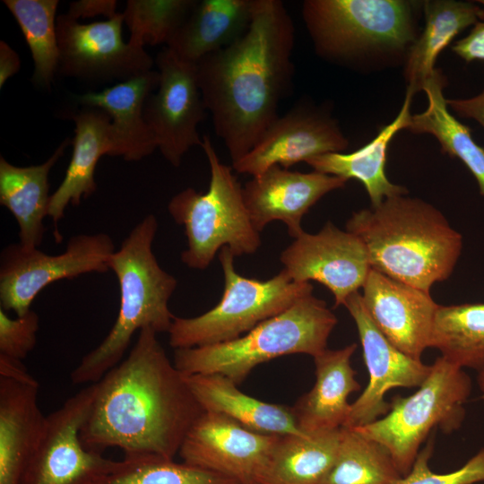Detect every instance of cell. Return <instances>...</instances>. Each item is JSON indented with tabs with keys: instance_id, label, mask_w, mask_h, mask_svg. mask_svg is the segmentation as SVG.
Listing matches in <instances>:
<instances>
[{
	"instance_id": "obj_42",
	"label": "cell",
	"mask_w": 484,
	"mask_h": 484,
	"mask_svg": "<svg viewBox=\"0 0 484 484\" xmlns=\"http://www.w3.org/2000/svg\"><path fill=\"white\" fill-rule=\"evenodd\" d=\"M0 376L16 380L31 381L35 378L28 372L22 360L0 354Z\"/></svg>"
},
{
	"instance_id": "obj_40",
	"label": "cell",
	"mask_w": 484,
	"mask_h": 484,
	"mask_svg": "<svg viewBox=\"0 0 484 484\" xmlns=\"http://www.w3.org/2000/svg\"><path fill=\"white\" fill-rule=\"evenodd\" d=\"M446 103L459 117L472 119L484 129V91L471 98L446 99Z\"/></svg>"
},
{
	"instance_id": "obj_33",
	"label": "cell",
	"mask_w": 484,
	"mask_h": 484,
	"mask_svg": "<svg viewBox=\"0 0 484 484\" xmlns=\"http://www.w3.org/2000/svg\"><path fill=\"white\" fill-rule=\"evenodd\" d=\"M402 478L382 445L341 428L338 455L325 484H398Z\"/></svg>"
},
{
	"instance_id": "obj_35",
	"label": "cell",
	"mask_w": 484,
	"mask_h": 484,
	"mask_svg": "<svg viewBox=\"0 0 484 484\" xmlns=\"http://www.w3.org/2000/svg\"><path fill=\"white\" fill-rule=\"evenodd\" d=\"M196 4V0H128L122 13L130 30L128 42L168 44Z\"/></svg>"
},
{
	"instance_id": "obj_9",
	"label": "cell",
	"mask_w": 484,
	"mask_h": 484,
	"mask_svg": "<svg viewBox=\"0 0 484 484\" xmlns=\"http://www.w3.org/2000/svg\"><path fill=\"white\" fill-rule=\"evenodd\" d=\"M234 257L229 247L220 249L219 260L224 276L220 301L200 315L175 316L168 333L169 345L175 350L236 339L313 293L310 282L294 281L284 270L266 281L240 275Z\"/></svg>"
},
{
	"instance_id": "obj_25",
	"label": "cell",
	"mask_w": 484,
	"mask_h": 484,
	"mask_svg": "<svg viewBox=\"0 0 484 484\" xmlns=\"http://www.w3.org/2000/svg\"><path fill=\"white\" fill-rule=\"evenodd\" d=\"M254 0H202L196 4L167 44L181 60L196 65L220 50L248 29Z\"/></svg>"
},
{
	"instance_id": "obj_43",
	"label": "cell",
	"mask_w": 484,
	"mask_h": 484,
	"mask_svg": "<svg viewBox=\"0 0 484 484\" xmlns=\"http://www.w3.org/2000/svg\"><path fill=\"white\" fill-rule=\"evenodd\" d=\"M477 383L479 389L482 393V399L484 398V369L480 371L477 376Z\"/></svg>"
},
{
	"instance_id": "obj_16",
	"label": "cell",
	"mask_w": 484,
	"mask_h": 484,
	"mask_svg": "<svg viewBox=\"0 0 484 484\" xmlns=\"http://www.w3.org/2000/svg\"><path fill=\"white\" fill-rule=\"evenodd\" d=\"M343 306L357 326L369 376L363 393L350 404L343 427L357 428L386 415L390 402L385 401V394L397 387H419L428 376L431 365L404 354L384 336L369 317L359 291L351 294Z\"/></svg>"
},
{
	"instance_id": "obj_28",
	"label": "cell",
	"mask_w": 484,
	"mask_h": 484,
	"mask_svg": "<svg viewBox=\"0 0 484 484\" xmlns=\"http://www.w3.org/2000/svg\"><path fill=\"white\" fill-rule=\"evenodd\" d=\"M425 26L404 61L408 88L415 93L436 72L439 54L466 28L484 21V8L472 2L423 1Z\"/></svg>"
},
{
	"instance_id": "obj_27",
	"label": "cell",
	"mask_w": 484,
	"mask_h": 484,
	"mask_svg": "<svg viewBox=\"0 0 484 484\" xmlns=\"http://www.w3.org/2000/svg\"><path fill=\"white\" fill-rule=\"evenodd\" d=\"M71 143L72 139L64 140L39 165L14 166L0 156V203L16 220L19 243L26 248H38L42 243L51 197L48 175Z\"/></svg>"
},
{
	"instance_id": "obj_20",
	"label": "cell",
	"mask_w": 484,
	"mask_h": 484,
	"mask_svg": "<svg viewBox=\"0 0 484 484\" xmlns=\"http://www.w3.org/2000/svg\"><path fill=\"white\" fill-rule=\"evenodd\" d=\"M351 343L337 350L325 349L314 357L315 383L291 407L298 428L312 434L344 427L350 411L349 396L360 389L351 357Z\"/></svg>"
},
{
	"instance_id": "obj_15",
	"label": "cell",
	"mask_w": 484,
	"mask_h": 484,
	"mask_svg": "<svg viewBox=\"0 0 484 484\" xmlns=\"http://www.w3.org/2000/svg\"><path fill=\"white\" fill-rule=\"evenodd\" d=\"M280 260L294 281H315L326 287L335 307L362 288L371 270L363 241L331 221L317 233L303 231L281 252Z\"/></svg>"
},
{
	"instance_id": "obj_4",
	"label": "cell",
	"mask_w": 484,
	"mask_h": 484,
	"mask_svg": "<svg viewBox=\"0 0 484 484\" xmlns=\"http://www.w3.org/2000/svg\"><path fill=\"white\" fill-rule=\"evenodd\" d=\"M157 229L156 217L148 214L110 256L108 267L120 292L117 317L104 340L71 372L73 384L99 381L120 363L135 332L151 327L157 333H169L175 318L169 301L177 281L160 266L152 252Z\"/></svg>"
},
{
	"instance_id": "obj_18",
	"label": "cell",
	"mask_w": 484,
	"mask_h": 484,
	"mask_svg": "<svg viewBox=\"0 0 484 484\" xmlns=\"http://www.w3.org/2000/svg\"><path fill=\"white\" fill-rule=\"evenodd\" d=\"M364 307L376 326L399 350L421 360L440 305L429 292L371 268L362 286Z\"/></svg>"
},
{
	"instance_id": "obj_12",
	"label": "cell",
	"mask_w": 484,
	"mask_h": 484,
	"mask_svg": "<svg viewBox=\"0 0 484 484\" xmlns=\"http://www.w3.org/2000/svg\"><path fill=\"white\" fill-rule=\"evenodd\" d=\"M124 16L81 23L64 13L56 16L58 73L91 82H125L152 70L154 60L144 50L125 42Z\"/></svg>"
},
{
	"instance_id": "obj_23",
	"label": "cell",
	"mask_w": 484,
	"mask_h": 484,
	"mask_svg": "<svg viewBox=\"0 0 484 484\" xmlns=\"http://www.w3.org/2000/svg\"><path fill=\"white\" fill-rule=\"evenodd\" d=\"M74 122L73 153L65 177L51 194L48 216L55 226L56 242L62 240L57 223L69 204L78 206L97 189L95 169L102 156L114 155L111 118L102 109L82 107L70 117Z\"/></svg>"
},
{
	"instance_id": "obj_36",
	"label": "cell",
	"mask_w": 484,
	"mask_h": 484,
	"mask_svg": "<svg viewBox=\"0 0 484 484\" xmlns=\"http://www.w3.org/2000/svg\"><path fill=\"white\" fill-rule=\"evenodd\" d=\"M433 436L419 452L410 472L398 484H475L484 481V447L455 471L447 473L431 471L429 461L434 451Z\"/></svg>"
},
{
	"instance_id": "obj_44",
	"label": "cell",
	"mask_w": 484,
	"mask_h": 484,
	"mask_svg": "<svg viewBox=\"0 0 484 484\" xmlns=\"http://www.w3.org/2000/svg\"><path fill=\"white\" fill-rule=\"evenodd\" d=\"M483 402H484V398H483Z\"/></svg>"
},
{
	"instance_id": "obj_26",
	"label": "cell",
	"mask_w": 484,
	"mask_h": 484,
	"mask_svg": "<svg viewBox=\"0 0 484 484\" xmlns=\"http://www.w3.org/2000/svg\"><path fill=\"white\" fill-rule=\"evenodd\" d=\"M203 411L225 415L255 432L270 435H303L291 407L254 398L220 374H183Z\"/></svg>"
},
{
	"instance_id": "obj_22",
	"label": "cell",
	"mask_w": 484,
	"mask_h": 484,
	"mask_svg": "<svg viewBox=\"0 0 484 484\" xmlns=\"http://www.w3.org/2000/svg\"><path fill=\"white\" fill-rule=\"evenodd\" d=\"M39 382L0 376V484H20L42 436L47 416L38 403Z\"/></svg>"
},
{
	"instance_id": "obj_39",
	"label": "cell",
	"mask_w": 484,
	"mask_h": 484,
	"mask_svg": "<svg viewBox=\"0 0 484 484\" xmlns=\"http://www.w3.org/2000/svg\"><path fill=\"white\" fill-rule=\"evenodd\" d=\"M117 6L116 0H81L70 3L66 14L77 21L80 18H91L98 15H104L109 19L118 13Z\"/></svg>"
},
{
	"instance_id": "obj_31",
	"label": "cell",
	"mask_w": 484,
	"mask_h": 484,
	"mask_svg": "<svg viewBox=\"0 0 484 484\" xmlns=\"http://www.w3.org/2000/svg\"><path fill=\"white\" fill-rule=\"evenodd\" d=\"M430 348L462 368L484 369V303L439 306Z\"/></svg>"
},
{
	"instance_id": "obj_41",
	"label": "cell",
	"mask_w": 484,
	"mask_h": 484,
	"mask_svg": "<svg viewBox=\"0 0 484 484\" xmlns=\"http://www.w3.org/2000/svg\"><path fill=\"white\" fill-rule=\"evenodd\" d=\"M21 67L19 55L4 40L0 41V88L17 73Z\"/></svg>"
},
{
	"instance_id": "obj_3",
	"label": "cell",
	"mask_w": 484,
	"mask_h": 484,
	"mask_svg": "<svg viewBox=\"0 0 484 484\" xmlns=\"http://www.w3.org/2000/svg\"><path fill=\"white\" fill-rule=\"evenodd\" d=\"M346 230L364 243L371 268L429 292L453 273L462 237L432 204L406 194L352 213Z\"/></svg>"
},
{
	"instance_id": "obj_29",
	"label": "cell",
	"mask_w": 484,
	"mask_h": 484,
	"mask_svg": "<svg viewBox=\"0 0 484 484\" xmlns=\"http://www.w3.org/2000/svg\"><path fill=\"white\" fill-rule=\"evenodd\" d=\"M341 437V428L280 436L259 484H325Z\"/></svg>"
},
{
	"instance_id": "obj_1",
	"label": "cell",
	"mask_w": 484,
	"mask_h": 484,
	"mask_svg": "<svg viewBox=\"0 0 484 484\" xmlns=\"http://www.w3.org/2000/svg\"><path fill=\"white\" fill-rule=\"evenodd\" d=\"M203 412L157 333L145 327L126 359L96 383L80 437L94 453L118 447L124 457L173 459Z\"/></svg>"
},
{
	"instance_id": "obj_19",
	"label": "cell",
	"mask_w": 484,
	"mask_h": 484,
	"mask_svg": "<svg viewBox=\"0 0 484 484\" xmlns=\"http://www.w3.org/2000/svg\"><path fill=\"white\" fill-rule=\"evenodd\" d=\"M347 179L318 171L303 173L272 166L242 186L243 198L255 229L280 220L293 238L304 230L303 216L323 196L342 188Z\"/></svg>"
},
{
	"instance_id": "obj_2",
	"label": "cell",
	"mask_w": 484,
	"mask_h": 484,
	"mask_svg": "<svg viewBox=\"0 0 484 484\" xmlns=\"http://www.w3.org/2000/svg\"><path fill=\"white\" fill-rule=\"evenodd\" d=\"M294 39L293 21L281 1L254 0L246 31L195 65L204 106L232 163L279 117L293 76Z\"/></svg>"
},
{
	"instance_id": "obj_38",
	"label": "cell",
	"mask_w": 484,
	"mask_h": 484,
	"mask_svg": "<svg viewBox=\"0 0 484 484\" xmlns=\"http://www.w3.org/2000/svg\"><path fill=\"white\" fill-rule=\"evenodd\" d=\"M477 3L484 5V0ZM452 50L466 63L484 61V21L473 25L467 36L452 46Z\"/></svg>"
},
{
	"instance_id": "obj_8",
	"label": "cell",
	"mask_w": 484,
	"mask_h": 484,
	"mask_svg": "<svg viewBox=\"0 0 484 484\" xmlns=\"http://www.w3.org/2000/svg\"><path fill=\"white\" fill-rule=\"evenodd\" d=\"M471 393L469 375L440 356L413 394L395 396L386 415L352 429L382 445L404 477L432 430L441 429L450 434L462 427Z\"/></svg>"
},
{
	"instance_id": "obj_7",
	"label": "cell",
	"mask_w": 484,
	"mask_h": 484,
	"mask_svg": "<svg viewBox=\"0 0 484 484\" xmlns=\"http://www.w3.org/2000/svg\"><path fill=\"white\" fill-rule=\"evenodd\" d=\"M202 148L210 166V183L205 193L188 187L175 194L168 204L173 220L185 229L187 247L181 261L194 270H205L222 247L234 256L252 255L261 245L258 232L246 207L242 186L232 168L219 159L208 135Z\"/></svg>"
},
{
	"instance_id": "obj_30",
	"label": "cell",
	"mask_w": 484,
	"mask_h": 484,
	"mask_svg": "<svg viewBox=\"0 0 484 484\" xmlns=\"http://www.w3.org/2000/svg\"><path fill=\"white\" fill-rule=\"evenodd\" d=\"M445 82V77L437 69L425 82L422 91L428 98V107L422 113L411 116L406 130L436 137L443 152L466 166L484 196V148L474 141L471 129L450 113L444 95Z\"/></svg>"
},
{
	"instance_id": "obj_11",
	"label": "cell",
	"mask_w": 484,
	"mask_h": 484,
	"mask_svg": "<svg viewBox=\"0 0 484 484\" xmlns=\"http://www.w3.org/2000/svg\"><path fill=\"white\" fill-rule=\"evenodd\" d=\"M96 383L82 389L47 416L39 442L20 484H94L117 461L87 450L80 437L90 413Z\"/></svg>"
},
{
	"instance_id": "obj_24",
	"label": "cell",
	"mask_w": 484,
	"mask_h": 484,
	"mask_svg": "<svg viewBox=\"0 0 484 484\" xmlns=\"http://www.w3.org/2000/svg\"><path fill=\"white\" fill-rule=\"evenodd\" d=\"M415 92L407 87L405 98L398 115L384 126L376 136L361 148L350 152H329L306 161L314 170L324 174L359 180L365 187L371 206L385 199L407 194L405 187L392 183L385 174L389 143L394 135L406 129L411 119V104Z\"/></svg>"
},
{
	"instance_id": "obj_37",
	"label": "cell",
	"mask_w": 484,
	"mask_h": 484,
	"mask_svg": "<svg viewBox=\"0 0 484 484\" xmlns=\"http://www.w3.org/2000/svg\"><path fill=\"white\" fill-rule=\"evenodd\" d=\"M39 328V317L32 309L11 318L0 307V354L22 361L35 347Z\"/></svg>"
},
{
	"instance_id": "obj_21",
	"label": "cell",
	"mask_w": 484,
	"mask_h": 484,
	"mask_svg": "<svg viewBox=\"0 0 484 484\" xmlns=\"http://www.w3.org/2000/svg\"><path fill=\"white\" fill-rule=\"evenodd\" d=\"M158 70H151L100 91H90L75 99L82 107L104 110L111 118L114 155L138 161L156 149L155 138L143 117L146 99L158 88Z\"/></svg>"
},
{
	"instance_id": "obj_5",
	"label": "cell",
	"mask_w": 484,
	"mask_h": 484,
	"mask_svg": "<svg viewBox=\"0 0 484 484\" xmlns=\"http://www.w3.org/2000/svg\"><path fill=\"white\" fill-rule=\"evenodd\" d=\"M418 2L306 0L302 18L316 53L340 64L405 61L419 37Z\"/></svg>"
},
{
	"instance_id": "obj_10",
	"label": "cell",
	"mask_w": 484,
	"mask_h": 484,
	"mask_svg": "<svg viewBox=\"0 0 484 484\" xmlns=\"http://www.w3.org/2000/svg\"><path fill=\"white\" fill-rule=\"evenodd\" d=\"M114 252V242L106 233L73 236L59 255L10 244L0 255V307L22 316L31 309L37 295L55 281L108 272Z\"/></svg>"
},
{
	"instance_id": "obj_13",
	"label": "cell",
	"mask_w": 484,
	"mask_h": 484,
	"mask_svg": "<svg viewBox=\"0 0 484 484\" xmlns=\"http://www.w3.org/2000/svg\"><path fill=\"white\" fill-rule=\"evenodd\" d=\"M155 64L160 81L143 107V117L162 156L178 167L188 150L202 146L197 127L207 109L196 79V65L178 58L168 48L160 51Z\"/></svg>"
},
{
	"instance_id": "obj_32",
	"label": "cell",
	"mask_w": 484,
	"mask_h": 484,
	"mask_svg": "<svg viewBox=\"0 0 484 484\" xmlns=\"http://www.w3.org/2000/svg\"><path fill=\"white\" fill-rule=\"evenodd\" d=\"M17 22L30 50L33 84L49 90L58 71L56 35L58 0H4Z\"/></svg>"
},
{
	"instance_id": "obj_6",
	"label": "cell",
	"mask_w": 484,
	"mask_h": 484,
	"mask_svg": "<svg viewBox=\"0 0 484 484\" xmlns=\"http://www.w3.org/2000/svg\"><path fill=\"white\" fill-rule=\"evenodd\" d=\"M326 303L313 293L236 339L176 349L173 363L182 374H220L238 385L256 366L290 354L313 358L324 351L337 324Z\"/></svg>"
},
{
	"instance_id": "obj_17",
	"label": "cell",
	"mask_w": 484,
	"mask_h": 484,
	"mask_svg": "<svg viewBox=\"0 0 484 484\" xmlns=\"http://www.w3.org/2000/svg\"><path fill=\"white\" fill-rule=\"evenodd\" d=\"M348 145L333 118L316 108L298 105L278 117L253 148L232 163V169L255 177L272 166L289 169L318 155L341 152Z\"/></svg>"
},
{
	"instance_id": "obj_14",
	"label": "cell",
	"mask_w": 484,
	"mask_h": 484,
	"mask_svg": "<svg viewBox=\"0 0 484 484\" xmlns=\"http://www.w3.org/2000/svg\"><path fill=\"white\" fill-rule=\"evenodd\" d=\"M279 437L251 430L225 415L203 411L186 433L178 454L184 462L239 484H259Z\"/></svg>"
},
{
	"instance_id": "obj_34",
	"label": "cell",
	"mask_w": 484,
	"mask_h": 484,
	"mask_svg": "<svg viewBox=\"0 0 484 484\" xmlns=\"http://www.w3.org/2000/svg\"><path fill=\"white\" fill-rule=\"evenodd\" d=\"M94 484H239L220 473L157 456L124 457Z\"/></svg>"
}]
</instances>
